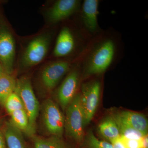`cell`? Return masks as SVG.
Segmentation results:
<instances>
[{"label":"cell","instance_id":"1","mask_svg":"<svg viewBox=\"0 0 148 148\" xmlns=\"http://www.w3.org/2000/svg\"><path fill=\"white\" fill-rule=\"evenodd\" d=\"M14 92L21 98L24 109L29 118L30 132L32 138L36 132V121L40 110V104L35 95L31 79L23 76L16 79Z\"/></svg>","mask_w":148,"mask_h":148},{"label":"cell","instance_id":"2","mask_svg":"<svg viewBox=\"0 0 148 148\" xmlns=\"http://www.w3.org/2000/svg\"><path fill=\"white\" fill-rule=\"evenodd\" d=\"M51 36L49 33L41 34L32 39L27 45L19 61L20 68L31 69L44 60L48 52Z\"/></svg>","mask_w":148,"mask_h":148},{"label":"cell","instance_id":"3","mask_svg":"<svg viewBox=\"0 0 148 148\" xmlns=\"http://www.w3.org/2000/svg\"><path fill=\"white\" fill-rule=\"evenodd\" d=\"M115 52V47L112 40L104 41L91 53L86 64L88 75L102 73L110 66Z\"/></svg>","mask_w":148,"mask_h":148},{"label":"cell","instance_id":"4","mask_svg":"<svg viewBox=\"0 0 148 148\" xmlns=\"http://www.w3.org/2000/svg\"><path fill=\"white\" fill-rule=\"evenodd\" d=\"M81 95H75L66 108L65 129L67 135L77 142H80L84 137V119L81 107Z\"/></svg>","mask_w":148,"mask_h":148},{"label":"cell","instance_id":"5","mask_svg":"<svg viewBox=\"0 0 148 148\" xmlns=\"http://www.w3.org/2000/svg\"><path fill=\"white\" fill-rule=\"evenodd\" d=\"M16 58V44L12 32L3 21L0 22V63L6 73L12 75Z\"/></svg>","mask_w":148,"mask_h":148},{"label":"cell","instance_id":"6","mask_svg":"<svg viewBox=\"0 0 148 148\" xmlns=\"http://www.w3.org/2000/svg\"><path fill=\"white\" fill-rule=\"evenodd\" d=\"M71 64L67 61H56L45 65L39 75L38 82L42 90L50 92L55 88L70 69Z\"/></svg>","mask_w":148,"mask_h":148},{"label":"cell","instance_id":"7","mask_svg":"<svg viewBox=\"0 0 148 148\" xmlns=\"http://www.w3.org/2000/svg\"><path fill=\"white\" fill-rule=\"evenodd\" d=\"M42 115L44 125L51 135L61 138L65 129V116L58 105L51 99H48L42 106Z\"/></svg>","mask_w":148,"mask_h":148},{"label":"cell","instance_id":"8","mask_svg":"<svg viewBox=\"0 0 148 148\" xmlns=\"http://www.w3.org/2000/svg\"><path fill=\"white\" fill-rule=\"evenodd\" d=\"M101 92V83L97 81L84 84L82 86L81 103L84 126L90 123L94 116L100 100Z\"/></svg>","mask_w":148,"mask_h":148},{"label":"cell","instance_id":"9","mask_svg":"<svg viewBox=\"0 0 148 148\" xmlns=\"http://www.w3.org/2000/svg\"><path fill=\"white\" fill-rule=\"evenodd\" d=\"M78 0H58L47 11L48 21L52 24L58 23L66 19L76 11L79 7Z\"/></svg>","mask_w":148,"mask_h":148},{"label":"cell","instance_id":"10","mask_svg":"<svg viewBox=\"0 0 148 148\" xmlns=\"http://www.w3.org/2000/svg\"><path fill=\"white\" fill-rule=\"evenodd\" d=\"M79 82L76 71L69 73L61 84L57 92V98L63 110L66 109L75 96Z\"/></svg>","mask_w":148,"mask_h":148},{"label":"cell","instance_id":"11","mask_svg":"<svg viewBox=\"0 0 148 148\" xmlns=\"http://www.w3.org/2000/svg\"><path fill=\"white\" fill-rule=\"evenodd\" d=\"M75 45V38L71 31L68 27H64L57 37L53 55L56 57L67 56L73 52Z\"/></svg>","mask_w":148,"mask_h":148},{"label":"cell","instance_id":"12","mask_svg":"<svg viewBox=\"0 0 148 148\" xmlns=\"http://www.w3.org/2000/svg\"><path fill=\"white\" fill-rule=\"evenodd\" d=\"M98 0H85L83 4L84 22L86 28L91 32H94L98 27Z\"/></svg>","mask_w":148,"mask_h":148},{"label":"cell","instance_id":"13","mask_svg":"<svg viewBox=\"0 0 148 148\" xmlns=\"http://www.w3.org/2000/svg\"><path fill=\"white\" fill-rule=\"evenodd\" d=\"M116 116L140 132L148 134V122L146 116L143 114L132 111H123Z\"/></svg>","mask_w":148,"mask_h":148},{"label":"cell","instance_id":"14","mask_svg":"<svg viewBox=\"0 0 148 148\" xmlns=\"http://www.w3.org/2000/svg\"><path fill=\"white\" fill-rule=\"evenodd\" d=\"M1 130L8 148H27L22 132L10 122H6Z\"/></svg>","mask_w":148,"mask_h":148},{"label":"cell","instance_id":"15","mask_svg":"<svg viewBox=\"0 0 148 148\" xmlns=\"http://www.w3.org/2000/svg\"><path fill=\"white\" fill-rule=\"evenodd\" d=\"M98 129L100 134L110 142L121 137L119 128L114 117H110L101 122Z\"/></svg>","mask_w":148,"mask_h":148},{"label":"cell","instance_id":"16","mask_svg":"<svg viewBox=\"0 0 148 148\" xmlns=\"http://www.w3.org/2000/svg\"><path fill=\"white\" fill-rule=\"evenodd\" d=\"M16 79L12 75L5 73L0 76V105L3 107L9 96L14 92Z\"/></svg>","mask_w":148,"mask_h":148},{"label":"cell","instance_id":"17","mask_svg":"<svg viewBox=\"0 0 148 148\" xmlns=\"http://www.w3.org/2000/svg\"><path fill=\"white\" fill-rule=\"evenodd\" d=\"M10 115V122L14 127L22 133H24L28 136L32 137L29 118L24 109L14 111Z\"/></svg>","mask_w":148,"mask_h":148},{"label":"cell","instance_id":"18","mask_svg":"<svg viewBox=\"0 0 148 148\" xmlns=\"http://www.w3.org/2000/svg\"><path fill=\"white\" fill-rule=\"evenodd\" d=\"M34 148H67L60 137L51 135L47 138L34 136Z\"/></svg>","mask_w":148,"mask_h":148},{"label":"cell","instance_id":"19","mask_svg":"<svg viewBox=\"0 0 148 148\" xmlns=\"http://www.w3.org/2000/svg\"><path fill=\"white\" fill-rule=\"evenodd\" d=\"M114 118L119 128L121 137L127 139L140 140L144 136L147 135L134 129L116 116Z\"/></svg>","mask_w":148,"mask_h":148},{"label":"cell","instance_id":"20","mask_svg":"<svg viewBox=\"0 0 148 148\" xmlns=\"http://www.w3.org/2000/svg\"><path fill=\"white\" fill-rule=\"evenodd\" d=\"M3 107L10 115L14 111L24 109L21 98L15 92H12L9 96L5 102Z\"/></svg>","mask_w":148,"mask_h":148},{"label":"cell","instance_id":"21","mask_svg":"<svg viewBox=\"0 0 148 148\" xmlns=\"http://www.w3.org/2000/svg\"><path fill=\"white\" fill-rule=\"evenodd\" d=\"M88 144L90 148H113L111 143L99 140L92 132L88 134Z\"/></svg>","mask_w":148,"mask_h":148},{"label":"cell","instance_id":"22","mask_svg":"<svg viewBox=\"0 0 148 148\" xmlns=\"http://www.w3.org/2000/svg\"><path fill=\"white\" fill-rule=\"evenodd\" d=\"M121 137L125 148H142L140 140L129 139Z\"/></svg>","mask_w":148,"mask_h":148},{"label":"cell","instance_id":"23","mask_svg":"<svg viewBox=\"0 0 148 148\" xmlns=\"http://www.w3.org/2000/svg\"><path fill=\"white\" fill-rule=\"evenodd\" d=\"M110 143L113 148H125L124 143L121 137L111 141Z\"/></svg>","mask_w":148,"mask_h":148},{"label":"cell","instance_id":"24","mask_svg":"<svg viewBox=\"0 0 148 148\" xmlns=\"http://www.w3.org/2000/svg\"><path fill=\"white\" fill-rule=\"evenodd\" d=\"M0 148H7L5 139L1 129H0Z\"/></svg>","mask_w":148,"mask_h":148},{"label":"cell","instance_id":"25","mask_svg":"<svg viewBox=\"0 0 148 148\" xmlns=\"http://www.w3.org/2000/svg\"><path fill=\"white\" fill-rule=\"evenodd\" d=\"M142 148H148V134L145 135L140 140Z\"/></svg>","mask_w":148,"mask_h":148},{"label":"cell","instance_id":"26","mask_svg":"<svg viewBox=\"0 0 148 148\" xmlns=\"http://www.w3.org/2000/svg\"><path fill=\"white\" fill-rule=\"evenodd\" d=\"M3 69L2 68L1 65V63H0V76H1L2 75H3L4 73H5Z\"/></svg>","mask_w":148,"mask_h":148}]
</instances>
